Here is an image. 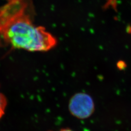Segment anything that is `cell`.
<instances>
[{
  "instance_id": "cell-5",
  "label": "cell",
  "mask_w": 131,
  "mask_h": 131,
  "mask_svg": "<svg viewBox=\"0 0 131 131\" xmlns=\"http://www.w3.org/2000/svg\"><path fill=\"white\" fill-rule=\"evenodd\" d=\"M72 131L71 130H70V129H63V130H62L61 131Z\"/></svg>"
},
{
  "instance_id": "cell-3",
  "label": "cell",
  "mask_w": 131,
  "mask_h": 131,
  "mask_svg": "<svg viewBox=\"0 0 131 131\" xmlns=\"http://www.w3.org/2000/svg\"><path fill=\"white\" fill-rule=\"evenodd\" d=\"M7 105V100L4 95L0 92V119L3 116Z\"/></svg>"
},
{
  "instance_id": "cell-2",
  "label": "cell",
  "mask_w": 131,
  "mask_h": 131,
  "mask_svg": "<svg viewBox=\"0 0 131 131\" xmlns=\"http://www.w3.org/2000/svg\"><path fill=\"white\" fill-rule=\"evenodd\" d=\"M69 111L77 118L84 119L90 117L95 110L93 100L89 94L80 92L75 94L70 99Z\"/></svg>"
},
{
  "instance_id": "cell-1",
  "label": "cell",
  "mask_w": 131,
  "mask_h": 131,
  "mask_svg": "<svg viewBox=\"0 0 131 131\" xmlns=\"http://www.w3.org/2000/svg\"><path fill=\"white\" fill-rule=\"evenodd\" d=\"M32 0H7L0 7V47L29 52H47L57 44L46 28L35 23Z\"/></svg>"
},
{
  "instance_id": "cell-4",
  "label": "cell",
  "mask_w": 131,
  "mask_h": 131,
  "mask_svg": "<svg viewBox=\"0 0 131 131\" xmlns=\"http://www.w3.org/2000/svg\"><path fill=\"white\" fill-rule=\"evenodd\" d=\"M117 68L120 70H123L126 68L127 65L125 62L123 61H119L117 64Z\"/></svg>"
}]
</instances>
